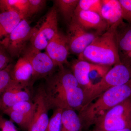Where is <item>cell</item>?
<instances>
[{
    "mask_svg": "<svg viewBox=\"0 0 131 131\" xmlns=\"http://www.w3.org/2000/svg\"><path fill=\"white\" fill-rule=\"evenodd\" d=\"M131 96V80L126 84L107 90L95 101L78 112L83 130L94 125L98 118L118 104Z\"/></svg>",
    "mask_w": 131,
    "mask_h": 131,
    "instance_id": "6da1fadb",
    "label": "cell"
},
{
    "mask_svg": "<svg viewBox=\"0 0 131 131\" xmlns=\"http://www.w3.org/2000/svg\"><path fill=\"white\" fill-rule=\"evenodd\" d=\"M119 24L111 26L105 32L96 37L78 56V59L107 67L121 63L115 38L116 28Z\"/></svg>",
    "mask_w": 131,
    "mask_h": 131,
    "instance_id": "7a4b0ae2",
    "label": "cell"
},
{
    "mask_svg": "<svg viewBox=\"0 0 131 131\" xmlns=\"http://www.w3.org/2000/svg\"><path fill=\"white\" fill-rule=\"evenodd\" d=\"M80 86L71 70L64 66L46 78L44 91L51 109H68L73 90Z\"/></svg>",
    "mask_w": 131,
    "mask_h": 131,
    "instance_id": "3957f363",
    "label": "cell"
},
{
    "mask_svg": "<svg viewBox=\"0 0 131 131\" xmlns=\"http://www.w3.org/2000/svg\"><path fill=\"white\" fill-rule=\"evenodd\" d=\"M131 80V66L122 63L114 66L99 81L93 83L84 93L82 107L93 101L107 90L126 84Z\"/></svg>",
    "mask_w": 131,
    "mask_h": 131,
    "instance_id": "277c9868",
    "label": "cell"
},
{
    "mask_svg": "<svg viewBox=\"0 0 131 131\" xmlns=\"http://www.w3.org/2000/svg\"><path fill=\"white\" fill-rule=\"evenodd\" d=\"M94 125L102 131L131 129V96L98 118Z\"/></svg>",
    "mask_w": 131,
    "mask_h": 131,
    "instance_id": "5b68a950",
    "label": "cell"
},
{
    "mask_svg": "<svg viewBox=\"0 0 131 131\" xmlns=\"http://www.w3.org/2000/svg\"><path fill=\"white\" fill-rule=\"evenodd\" d=\"M57 10L56 7L51 8L35 31L31 40V47L41 51L46 49L52 38L58 33Z\"/></svg>",
    "mask_w": 131,
    "mask_h": 131,
    "instance_id": "8992f818",
    "label": "cell"
},
{
    "mask_svg": "<svg viewBox=\"0 0 131 131\" xmlns=\"http://www.w3.org/2000/svg\"><path fill=\"white\" fill-rule=\"evenodd\" d=\"M35 28H32L26 19H23L2 43L12 57L19 56L26 50L27 42L31 40Z\"/></svg>",
    "mask_w": 131,
    "mask_h": 131,
    "instance_id": "52a82bcc",
    "label": "cell"
},
{
    "mask_svg": "<svg viewBox=\"0 0 131 131\" xmlns=\"http://www.w3.org/2000/svg\"><path fill=\"white\" fill-rule=\"evenodd\" d=\"M23 56L30 62L33 70L31 85L35 80L52 74L58 67L46 52H42L31 46L26 49Z\"/></svg>",
    "mask_w": 131,
    "mask_h": 131,
    "instance_id": "ba28073f",
    "label": "cell"
},
{
    "mask_svg": "<svg viewBox=\"0 0 131 131\" xmlns=\"http://www.w3.org/2000/svg\"><path fill=\"white\" fill-rule=\"evenodd\" d=\"M67 33L70 51L78 56L100 35L86 30L73 20L70 23Z\"/></svg>",
    "mask_w": 131,
    "mask_h": 131,
    "instance_id": "9c48e42d",
    "label": "cell"
},
{
    "mask_svg": "<svg viewBox=\"0 0 131 131\" xmlns=\"http://www.w3.org/2000/svg\"><path fill=\"white\" fill-rule=\"evenodd\" d=\"M33 101L36 103V108L28 131H45L50 119L48 112L52 109L45 94L43 87L38 89Z\"/></svg>",
    "mask_w": 131,
    "mask_h": 131,
    "instance_id": "30bf717a",
    "label": "cell"
},
{
    "mask_svg": "<svg viewBox=\"0 0 131 131\" xmlns=\"http://www.w3.org/2000/svg\"><path fill=\"white\" fill-rule=\"evenodd\" d=\"M31 92L26 87L12 81L0 97V112L10 108L23 101L31 100Z\"/></svg>",
    "mask_w": 131,
    "mask_h": 131,
    "instance_id": "8fae6325",
    "label": "cell"
},
{
    "mask_svg": "<svg viewBox=\"0 0 131 131\" xmlns=\"http://www.w3.org/2000/svg\"><path fill=\"white\" fill-rule=\"evenodd\" d=\"M118 54L121 63L131 66V24L123 21L115 31Z\"/></svg>",
    "mask_w": 131,
    "mask_h": 131,
    "instance_id": "7c38bea8",
    "label": "cell"
},
{
    "mask_svg": "<svg viewBox=\"0 0 131 131\" xmlns=\"http://www.w3.org/2000/svg\"><path fill=\"white\" fill-rule=\"evenodd\" d=\"M46 52L59 68L68 64L69 49L66 35L59 32L46 48Z\"/></svg>",
    "mask_w": 131,
    "mask_h": 131,
    "instance_id": "4fadbf2b",
    "label": "cell"
},
{
    "mask_svg": "<svg viewBox=\"0 0 131 131\" xmlns=\"http://www.w3.org/2000/svg\"><path fill=\"white\" fill-rule=\"evenodd\" d=\"M72 20L86 30H93L100 35L109 28L100 15L94 12L75 10Z\"/></svg>",
    "mask_w": 131,
    "mask_h": 131,
    "instance_id": "5bb4252c",
    "label": "cell"
},
{
    "mask_svg": "<svg viewBox=\"0 0 131 131\" xmlns=\"http://www.w3.org/2000/svg\"><path fill=\"white\" fill-rule=\"evenodd\" d=\"M103 66H105L78 59L72 63L71 71L80 86L83 89L84 93L90 89L93 84L90 79L91 73Z\"/></svg>",
    "mask_w": 131,
    "mask_h": 131,
    "instance_id": "9a60e30c",
    "label": "cell"
},
{
    "mask_svg": "<svg viewBox=\"0 0 131 131\" xmlns=\"http://www.w3.org/2000/svg\"><path fill=\"white\" fill-rule=\"evenodd\" d=\"M33 74V70L30 62L24 56L19 58L13 66L11 74L12 81L26 87L31 85Z\"/></svg>",
    "mask_w": 131,
    "mask_h": 131,
    "instance_id": "2e32d148",
    "label": "cell"
},
{
    "mask_svg": "<svg viewBox=\"0 0 131 131\" xmlns=\"http://www.w3.org/2000/svg\"><path fill=\"white\" fill-rule=\"evenodd\" d=\"M101 15L109 27L124 21L119 0H102Z\"/></svg>",
    "mask_w": 131,
    "mask_h": 131,
    "instance_id": "e0dca14e",
    "label": "cell"
},
{
    "mask_svg": "<svg viewBox=\"0 0 131 131\" xmlns=\"http://www.w3.org/2000/svg\"><path fill=\"white\" fill-rule=\"evenodd\" d=\"M23 19L20 15L14 11L0 13V45Z\"/></svg>",
    "mask_w": 131,
    "mask_h": 131,
    "instance_id": "ac0fdd59",
    "label": "cell"
},
{
    "mask_svg": "<svg viewBox=\"0 0 131 131\" xmlns=\"http://www.w3.org/2000/svg\"><path fill=\"white\" fill-rule=\"evenodd\" d=\"M83 130L82 125L78 114L72 109L63 110L61 131Z\"/></svg>",
    "mask_w": 131,
    "mask_h": 131,
    "instance_id": "d6986e66",
    "label": "cell"
},
{
    "mask_svg": "<svg viewBox=\"0 0 131 131\" xmlns=\"http://www.w3.org/2000/svg\"><path fill=\"white\" fill-rule=\"evenodd\" d=\"M2 12L13 11L17 12L26 19L28 8V0H1Z\"/></svg>",
    "mask_w": 131,
    "mask_h": 131,
    "instance_id": "ffe728a7",
    "label": "cell"
},
{
    "mask_svg": "<svg viewBox=\"0 0 131 131\" xmlns=\"http://www.w3.org/2000/svg\"><path fill=\"white\" fill-rule=\"evenodd\" d=\"M56 8L66 21L72 20L79 0H56L54 1Z\"/></svg>",
    "mask_w": 131,
    "mask_h": 131,
    "instance_id": "44dd1931",
    "label": "cell"
},
{
    "mask_svg": "<svg viewBox=\"0 0 131 131\" xmlns=\"http://www.w3.org/2000/svg\"><path fill=\"white\" fill-rule=\"evenodd\" d=\"M2 113L9 116L10 120L17 124L21 130L28 131L32 117L22 113L8 110H5Z\"/></svg>",
    "mask_w": 131,
    "mask_h": 131,
    "instance_id": "7402d4cb",
    "label": "cell"
},
{
    "mask_svg": "<svg viewBox=\"0 0 131 131\" xmlns=\"http://www.w3.org/2000/svg\"><path fill=\"white\" fill-rule=\"evenodd\" d=\"M102 0H79L75 10L89 11L101 15Z\"/></svg>",
    "mask_w": 131,
    "mask_h": 131,
    "instance_id": "603a6c76",
    "label": "cell"
},
{
    "mask_svg": "<svg viewBox=\"0 0 131 131\" xmlns=\"http://www.w3.org/2000/svg\"><path fill=\"white\" fill-rule=\"evenodd\" d=\"M35 108L36 103L32 101H23L16 103L7 110L19 112L33 117Z\"/></svg>",
    "mask_w": 131,
    "mask_h": 131,
    "instance_id": "cb8c5ba5",
    "label": "cell"
},
{
    "mask_svg": "<svg viewBox=\"0 0 131 131\" xmlns=\"http://www.w3.org/2000/svg\"><path fill=\"white\" fill-rule=\"evenodd\" d=\"M62 111L60 108L54 109L45 131H61Z\"/></svg>",
    "mask_w": 131,
    "mask_h": 131,
    "instance_id": "d4e9b609",
    "label": "cell"
},
{
    "mask_svg": "<svg viewBox=\"0 0 131 131\" xmlns=\"http://www.w3.org/2000/svg\"><path fill=\"white\" fill-rule=\"evenodd\" d=\"M13 66L9 64L0 71V97L12 81L11 74Z\"/></svg>",
    "mask_w": 131,
    "mask_h": 131,
    "instance_id": "484cf974",
    "label": "cell"
},
{
    "mask_svg": "<svg viewBox=\"0 0 131 131\" xmlns=\"http://www.w3.org/2000/svg\"><path fill=\"white\" fill-rule=\"evenodd\" d=\"M46 4L45 0H28V8L26 19L37 14L44 8Z\"/></svg>",
    "mask_w": 131,
    "mask_h": 131,
    "instance_id": "4316f807",
    "label": "cell"
},
{
    "mask_svg": "<svg viewBox=\"0 0 131 131\" xmlns=\"http://www.w3.org/2000/svg\"><path fill=\"white\" fill-rule=\"evenodd\" d=\"M0 131H19L13 122L0 114Z\"/></svg>",
    "mask_w": 131,
    "mask_h": 131,
    "instance_id": "83f0119b",
    "label": "cell"
},
{
    "mask_svg": "<svg viewBox=\"0 0 131 131\" xmlns=\"http://www.w3.org/2000/svg\"><path fill=\"white\" fill-rule=\"evenodd\" d=\"M9 58L5 51V48L0 45V71L9 65Z\"/></svg>",
    "mask_w": 131,
    "mask_h": 131,
    "instance_id": "f1b7e54d",
    "label": "cell"
},
{
    "mask_svg": "<svg viewBox=\"0 0 131 131\" xmlns=\"http://www.w3.org/2000/svg\"><path fill=\"white\" fill-rule=\"evenodd\" d=\"M114 131H131V129L130 128H127V129H121V130H117Z\"/></svg>",
    "mask_w": 131,
    "mask_h": 131,
    "instance_id": "f546056e",
    "label": "cell"
},
{
    "mask_svg": "<svg viewBox=\"0 0 131 131\" xmlns=\"http://www.w3.org/2000/svg\"><path fill=\"white\" fill-rule=\"evenodd\" d=\"M91 131H102V130H99V129H95V128L94 129H93V130H91Z\"/></svg>",
    "mask_w": 131,
    "mask_h": 131,
    "instance_id": "4dcf8cb0",
    "label": "cell"
},
{
    "mask_svg": "<svg viewBox=\"0 0 131 131\" xmlns=\"http://www.w3.org/2000/svg\"><path fill=\"white\" fill-rule=\"evenodd\" d=\"M128 23H131V18L130 19V20H129V22H128Z\"/></svg>",
    "mask_w": 131,
    "mask_h": 131,
    "instance_id": "1f68e13d",
    "label": "cell"
}]
</instances>
